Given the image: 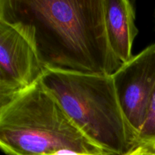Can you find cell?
I'll return each mask as SVG.
<instances>
[{
	"label": "cell",
	"mask_w": 155,
	"mask_h": 155,
	"mask_svg": "<svg viewBox=\"0 0 155 155\" xmlns=\"http://www.w3.org/2000/svg\"><path fill=\"white\" fill-rule=\"evenodd\" d=\"M0 20L24 34L45 70L110 76L123 64L107 40L104 0H0Z\"/></svg>",
	"instance_id": "1"
},
{
	"label": "cell",
	"mask_w": 155,
	"mask_h": 155,
	"mask_svg": "<svg viewBox=\"0 0 155 155\" xmlns=\"http://www.w3.org/2000/svg\"><path fill=\"white\" fill-rule=\"evenodd\" d=\"M0 146L7 155L61 151L107 154L78 128L40 81L0 106Z\"/></svg>",
	"instance_id": "2"
},
{
	"label": "cell",
	"mask_w": 155,
	"mask_h": 155,
	"mask_svg": "<svg viewBox=\"0 0 155 155\" xmlns=\"http://www.w3.org/2000/svg\"><path fill=\"white\" fill-rule=\"evenodd\" d=\"M78 128L109 155L136 148V136L120 105L112 76L46 70L40 80Z\"/></svg>",
	"instance_id": "3"
},
{
	"label": "cell",
	"mask_w": 155,
	"mask_h": 155,
	"mask_svg": "<svg viewBox=\"0 0 155 155\" xmlns=\"http://www.w3.org/2000/svg\"><path fill=\"white\" fill-rule=\"evenodd\" d=\"M45 71L30 41L0 20V106L40 81Z\"/></svg>",
	"instance_id": "4"
},
{
	"label": "cell",
	"mask_w": 155,
	"mask_h": 155,
	"mask_svg": "<svg viewBox=\"0 0 155 155\" xmlns=\"http://www.w3.org/2000/svg\"><path fill=\"white\" fill-rule=\"evenodd\" d=\"M111 76L124 117L138 136L155 89V42Z\"/></svg>",
	"instance_id": "5"
},
{
	"label": "cell",
	"mask_w": 155,
	"mask_h": 155,
	"mask_svg": "<svg viewBox=\"0 0 155 155\" xmlns=\"http://www.w3.org/2000/svg\"><path fill=\"white\" fill-rule=\"evenodd\" d=\"M104 18L112 51L122 64L130 61L133 58V42L139 33L132 2L128 0H104Z\"/></svg>",
	"instance_id": "6"
},
{
	"label": "cell",
	"mask_w": 155,
	"mask_h": 155,
	"mask_svg": "<svg viewBox=\"0 0 155 155\" xmlns=\"http://www.w3.org/2000/svg\"><path fill=\"white\" fill-rule=\"evenodd\" d=\"M139 147L155 154V89L146 118L136 139V148Z\"/></svg>",
	"instance_id": "7"
},
{
	"label": "cell",
	"mask_w": 155,
	"mask_h": 155,
	"mask_svg": "<svg viewBox=\"0 0 155 155\" xmlns=\"http://www.w3.org/2000/svg\"><path fill=\"white\" fill-rule=\"evenodd\" d=\"M46 155H108V154H81V153L74 152L71 151H61L58 152L53 153V154Z\"/></svg>",
	"instance_id": "8"
},
{
	"label": "cell",
	"mask_w": 155,
	"mask_h": 155,
	"mask_svg": "<svg viewBox=\"0 0 155 155\" xmlns=\"http://www.w3.org/2000/svg\"><path fill=\"white\" fill-rule=\"evenodd\" d=\"M142 148H142V147H139V148H135V149L132 150V151H130V152L127 153V154H124V155H136L138 154V153L139 152V151H141V150L142 149Z\"/></svg>",
	"instance_id": "9"
},
{
	"label": "cell",
	"mask_w": 155,
	"mask_h": 155,
	"mask_svg": "<svg viewBox=\"0 0 155 155\" xmlns=\"http://www.w3.org/2000/svg\"><path fill=\"white\" fill-rule=\"evenodd\" d=\"M136 155H155V154L151 152V151H148L147 150H145L144 148H142Z\"/></svg>",
	"instance_id": "10"
}]
</instances>
